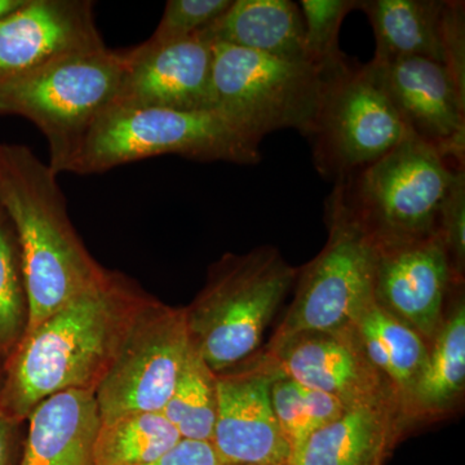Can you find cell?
<instances>
[{"label":"cell","instance_id":"1","mask_svg":"<svg viewBox=\"0 0 465 465\" xmlns=\"http://www.w3.org/2000/svg\"><path fill=\"white\" fill-rule=\"evenodd\" d=\"M150 298L130 278L112 272L99 287L43 321L5 362L0 412L25 423L34 407L54 394L96 391Z\"/></svg>","mask_w":465,"mask_h":465},{"label":"cell","instance_id":"2","mask_svg":"<svg viewBox=\"0 0 465 465\" xmlns=\"http://www.w3.org/2000/svg\"><path fill=\"white\" fill-rule=\"evenodd\" d=\"M0 206L20 242L29 302L26 333L112 274L79 238L57 174L25 145L0 143Z\"/></svg>","mask_w":465,"mask_h":465},{"label":"cell","instance_id":"3","mask_svg":"<svg viewBox=\"0 0 465 465\" xmlns=\"http://www.w3.org/2000/svg\"><path fill=\"white\" fill-rule=\"evenodd\" d=\"M298 271L272 246L225 253L210 266L203 289L183 309L192 348L215 374L255 356Z\"/></svg>","mask_w":465,"mask_h":465},{"label":"cell","instance_id":"4","mask_svg":"<svg viewBox=\"0 0 465 465\" xmlns=\"http://www.w3.org/2000/svg\"><path fill=\"white\" fill-rule=\"evenodd\" d=\"M454 163L415 137L335 183L326 204L341 211L371 238L375 247L439 234L440 211Z\"/></svg>","mask_w":465,"mask_h":465},{"label":"cell","instance_id":"5","mask_svg":"<svg viewBox=\"0 0 465 465\" xmlns=\"http://www.w3.org/2000/svg\"><path fill=\"white\" fill-rule=\"evenodd\" d=\"M260 142L217 110L116 108L99 116L66 173L92 174L159 157L255 164Z\"/></svg>","mask_w":465,"mask_h":465},{"label":"cell","instance_id":"6","mask_svg":"<svg viewBox=\"0 0 465 465\" xmlns=\"http://www.w3.org/2000/svg\"><path fill=\"white\" fill-rule=\"evenodd\" d=\"M130 48L79 52L0 85V115L32 122L47 139L48 166L66 173L92 125L114 105Z\"/></svg>","mask_w":465,"mask_h":465},{"label":"cell","instance_id":"7","mask_svg":"<svg viewBox=\"0 0 465 465\" xmlns=\"http://www.w3.org/2000/svg\"><path fill=\"white\" fill-rule=\"evenodd\" d=\"M314 166L339 183L384 157L410 134L385 90L374 60L348 63L327 73L307 134Z\"/></svg>","mask_w":465,"mask_h":465},{"label":"cell","instance_id":"8","mask_svg":"<svg viewBox=\"0 0 465 465\" xmlns=\"http://www.w3.org/2000/svg\"><path fill=\"white\" fill-rule=\"evenodd\" d=\"M213 106L262 143L278 130L307 134L327 73L287 60L213 43Z\"/></svg>","mask_w":465,"mask_h":465},{"label":"cell","instance_id":"9","mask_svg":"<svg viewBox=\"0 0 465 465\" xmlns=\"http://www.w3.org/2000/svg\"><path fill=\"white\" fill-rule=\"evenodd\" d=\"M329 240L298 271L295 298L271 344L299 333L345 331L375 299L376 247L369 235L326 204Z\"/></svg>","mask_w":465,"mask_h":465},{"label":"cell","instance_id":"10","mask_svg":"<svg viewBox=\"0 0 465 465\" xmlns=\"http://www.w3.org/2000/svg\"><path fill=\"white\" fill-rule=\"evenodd\" d=\"M191 349L185 309L152 296L134 318L94 391L101 423L130 412H162Z\"/></svg>","mask_w":465,"mask_h":465},{"label":"cell","instance_id":"11","mask_svg":"<svg viewBox=\"0 0 465 465\" xmlns=\"http://www.w3.org/2000/svg\"><path fill=\"white\" fill-rule=\"evenodd\" d=\"M277 369L266 354L216 374L217 414L210 443L223 465H290L292 450L272 403Z\"/></svg>","mask_w":465,"mask_h":465},{"label":"cell","instance_id":"12","mask_svg":"<svg viewBox=\"0 0 465 465\" xmlns=\"http://www.w3.org/2000/svg\"><path fill=\"white\" fill-rule=\"evenodd\" d=\"M90 0H24L0 20V85L104 47Z\"/></svg>","mask_w":465,"mask_h":465},{"label":"cell","instance_id":"13","mask_svg":"<svg viewBox=\"0 0 465 465\" xmlns=\"http://www.w3.org/2000/svg\"><path fill=\"white\" fill-rule=\"evenodd\" d=\"M457 280L439 234L376 247L374 296L430 344Z\"/></svg>","mask_w":465,"mask_h":465},{"label":"cell","instance_id":"14","mask_svg":"<svg viewBox=\"0 0 465 465\" xmlns=\"http://www.w3.org/2000/svg\"><path fill=\"white\" fill-rule=\"evenodd\" d=\"M376 64L410 136L465 164V94L446 66L423 57Z\"/></svg>","mask_w":465,"mask_h":465},{"label":"cell","instance_id":"15","mask_svg":"<svg viewBox=\"0 0 465 465\" xmlns=\"http://www.w3.org/2000/svg\"><path fill=\"white\" fill-rule=\"evenodd\" d=\"M213 42L203 32L157 48H130L116 108L213 110Z\"/></svg>","mask_w":465,"mask_h":465},{"label":"cell","instance_id":"16","mask_svg":"<svg viewBox=\"0 0 465 465\" xmlns=\"http://www.w3.org/2000/svg\"><path fill=\"white\" fill-rule=\"evenodd\" d=\"M265 354L280 374L335 397L347 407L382 402L399 406L345 331L299 333L269 344Z\"/></svg>","mask_w":465,"mask_h":465},{"label":"cell","instance_id":"17","mask_svg":"<svg viewBox=\"0 0 465 465\" xmlns=\"http://www.w3.org/2000/svg\"><path fill=\"white\" fill-rule=\"evenodd\" d=\"M26 421L20 465H94L101 425L94 391L54 394L34 407Z\"/></svg>","mask_w":465,"mask_h":465},{"label":"cell","instance_id":"18","mask_svg":"<svg viewBox=\"0 0 465 465\" xmlns=\"http://www.w3.org/2000/svg\"><path fill=\"white\" fill-rule=\"evenodd\" d=\"M407 420L396 403L348 407L312 434L290 465H382Z\"/></svg>","mask_w":465,"mask_h":465},{"label":"cell","instance_id":"19","mask_svg":"<svg viewBox=\"0 0 465 465\" xmlns=\"http://www.w3.org/2000/svg\"><path fill=\"white\" fill-rule=\"evenodd\" d=\"M345 332L381 376L409 420V406L427 360L428 342L375 299Z\"/></svg>","mask_w":465,"mask_h":465},{"label":"cell","instance_id":"20","mask_svg":"<svg viewBox=\"0 0 465 465\" xmlns=\"http://www.w3.org/2000/svg\"><path fill=\"white\" fill-rule=\"evenodd\" d=\"M203 34L213 43L307 61L302 12L290 0H232Z\"/></svg>","mask_w":465,"mask_h":465},{"label":"cell","instance_id":"21","mask_svg":"<svg viewBox=\"0 0 465 465\" xmlns=\"http://www.w3.org/2000/svg\"><path fill=\"white\" fill-rule=\"evenodd\" d=\"M445 0H360L375 35L376 63L423 57L443 64Z\"/></svg>","mask_w":465,"mask_h":465},{"label":"cell","instance_id":"22","mask_svg":"<svg viewBox=\"0 0 465 465\" xmlns=\"http://www.w3.org/2000/svg\"><path fill=\"white\" fill-rule=\"evenodd\" d=\"M443 317L428 344L427 360L416 382L409 419L448 411L465 387V307L463 298Z\"/></svg>","mask_w":465,"mask_h":465},{"label":"cell","instance_id":"23","mask_svg":"<svg viewBox=\"0 0 465 465\" xmlns=\"http://www.w3.org/2000/svg\"><path fill=\"white\" fill-rule=\"evenodd\" d=\"M162 412H130L101 423L94 465H145L182 440Z\"/></svg>","mask_w":465,"mask_h":465},{"label":"cell","instance_id":"24","mask_svg":"<svg viewBox=\"0 0 465 465\" xmlns=\"http://www.w3.org/2000/svg\"><path fill=\"white\" fill-rule=\"evenodd\" d=\"M162 414L183 440L210 442L213 439L217 414L216 374L193 348Z\"/></svg>","mask_w":465,"mask_h":465},{"label":"cell","instance_id":"25","mask_svg":"<svg viewBox=\"0 0 465 465\" xmlns=\"http://www.w3.org/2000/svg\"><path fill=\"white\" fill-rule=\"evenodd\" d=\"M29 324L25 274L16 229L0 206V361L16 351Z\"/></svg>","mask_w":465,"mask_h":465},{"label":"cell","instance_id":"26","mask_svg":"<svg viewBox=\"0 0 465 465\" xmlns=\"http://www.w3.org/2000/svg\"><path fill=\"white\" fill-rule=\"evenodd\" d=\"M275 418L292 455L318 430L344 414L341 401L278 372L271 388Z\"/></svg>","mask_w":465,"mask_h":465},{"label":"cell","instance_id":"27","mask_svg":"<svg viewBox=\"0 0 465 465\" xmlns=\"http://www.w3.org/2000/svg\"><path fill=\"white\" fill-rule=\"evenodd\" d=\"M360 0H302L304 24V50L308 63L326 73L348 63L349 57L339 47V33L348 14L358 9Z\"/></svg>","mask_w":465,"mask_h":465},{"label":"cell","instance_id":"28","mask_svg":"<svg viewBox=\"0 0 465 465\" xmlns=\"http://www.w3.org/2000/svg\"><path fill=\"white\" fill-rule=\"evenodd\" d=\"M232 0H168L163 16L143 47L157 48L197 35L222 16Z\"/></svg>","mask_w":465,"mask_h":465},{"label":"cell","instance_id":"29","mask_svg":"<svg viewBox=\"0 0 465 465\" xmlns=\"http://www.w3.org/2000/svg\"><path fill=\"white\" fill-rule=\"evenodd\" d=\"M439 235L457 280L463 281L465 265V167L455 171L440 211Z\"/></svg>","mask_w":465,"mask_h":465},{"label":"cell","instance_id":"30","mask_svg":"<svg viewBox=\"0 0 465 465\" xmlns=\"http://www.w3.org/2000/svg\"><path fill=\"white\" fill-rule=\"evenodd\" d=\"M443 65L465 94V5L445 0L442 17Z\"/></svg>","mask_w":465,"mask_h":465},{"label":"cell","instance_id":"31","mask_svg":"<svg viewBox=\"0 0 465 465\" xmlns=\"http://www.w3.org/2000/svg\"><path fill=\"white\" fill-rule=\"evenodd\" d=\"M145 465H223L215 450L204 440H182L157 460Z\"/></svg>","mask_w":465,"mask_h":465},{"label":"cell","instance_id":"32","mask_svg":"<svg viewBox=\"0 0 465 465\" xmlns=\"http://www.w3.org/2000/svg\"><path fill=\"white\" fill-rule=\"evenodd\" d=\"M23 424L0 412V465H20L25 439Z\"/></svg>","mask_w":465,"mask_h":465},{"label":"cell","instance_id":"33","mask_svg":"<svg viewBox=\"0 0 465 465\" xmlns=\"http://www.w3.org/2000/svg\"><path fill=\"white\" fill-rule=\"evenodd\" d=\"M23 2L24 0H0V20H2L5 15L9 14V12L17 8Z\"/></svg>","mask_w":465,"mask_h":465},{"label":"cell","instance_id":"34","mask_svg":"<svg viewBox=\"0 0 465 465\" xmlns=\"http://www.w3.org/2000/svg\"><path fill=\"white\" fill-rule=\"evenodd\" d=\"M3 367H5V362H2V361H0V382H2L3 378Z\"/></svg>","mask_w":465,"mask_h":465}]
</instances>
